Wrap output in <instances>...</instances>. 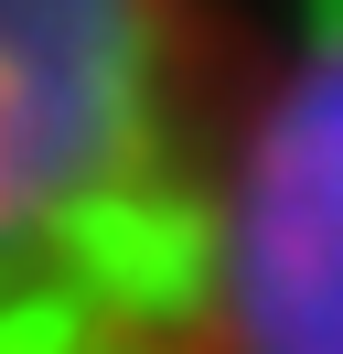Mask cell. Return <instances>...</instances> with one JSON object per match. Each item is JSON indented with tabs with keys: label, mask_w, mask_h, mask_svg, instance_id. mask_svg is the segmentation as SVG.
<instances>
[{
	"label": "cell",
	"mask_w": 343,
	"mask_h": 354,
	"mask_svg": "<svg viewBox=\"0 0 343 354\" xmlns=\"http://www.w3.org/2000/svg\"><path fill=\"white\" fill-rule=\"evenodd\" d=\"M214 151L183 0H0V354H204Z\"/></svg>",
	"instance_id": "cell-1"
},
{
	"label": "cell",
	"mask_w": 343,
	"mask_h": 354,
	"mask_svg": "<svg viewBox=\"0 0 343 354\" xmlns=\"http://www.w3.org/2000/svg\"><path fill=\"white\" fill-rule=\"evenodd\" d=\"M204 354H343V22H311L214 172Z\"/></svg>",
	"instance_id": "cell-2"
}]
</instances>
